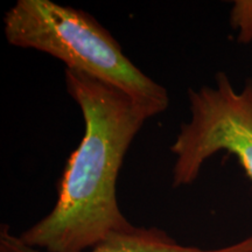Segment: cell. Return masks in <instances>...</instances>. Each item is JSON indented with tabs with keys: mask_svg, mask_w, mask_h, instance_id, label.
I'll return each mask as SVG.
<instances>
[{
	"mask_svg": "<svg viewBox=\"0 0 252 252\" xmlns=\"http://www.w3.org/2000/svg\"><path fill=\"white\" fill-rule=\"evenodd\" d=\"M64 76L84 134L64 167L52 212L19 238L40 251L86 252L134 228L119 208L118 175L135 135L159 112L84 72L65 69Z\"/></svg>",
	"mask_w": 252,
	"mask_h": 252,
	"instance_id": "1",
	"label": "cell"
},
{
	"mask_svg": "<svg viewBox=\"0 0 252 252\" xmlns=\"http://www.w3.org/2000/svg\"><path fill=\"white\" fill-rule=\"evenodd\" d=\"M9 45L59 59L67 69L84 72L124 91L161 113L167 90L145 75L118 41L89 13L50 0H18L4 15Z\"/></svg>",
	"mask_w": 252,
	"mask_h": 252,
	"instance_id": "2",
	"label": "cell"
},
{
	"mask_svg": "<svg viewBox=\"0 0 252 252\" xmlns=\"http://www.w3.org/2000/svg\"><path fill=\"white\" fill-rule=\"evenodd\" d=\"M190 121L180 126L171 151L175 156L173 187L191 185L204 161L220 151L237 157L252 180V82L236 91L224 72L215 87L188 90Z\"/></svg>",
	"mask_w": 252,
	"mask_h": 252,
	"instance_id": "3",
	"label": "cell"
},
{
	"mask_svg": "<svg viewBox=\"0 0 252 252\" xmlns=\"http://www.w3.org/2000/svg\"><path fill=\"white\" fill-rule=\"evenodd\" d=\"M0 252H45L24 244L11 235L7 225L0 231ZM86 252H252V236L228 247L201 249L179 244L166 231L158 228H137L113 234Z\"/></svg>",
	"mask_w": 252,
	"mask_h": 252,
	"instance_id": "4",
	"label": "cell"
},
{
	"mask_svg": "<svg viewBox=\"0 0 252 252\" xmlns=\"http://www.w3.org/2000/svg\"><path fill=\"white\" fill-rule=\"evenodd\" d=\"M230 23L238 31V42L249 43L252 41V0H237L234 2Z\"/></svg>",
	"mask_w": 252,
	"mask_h": 252,
	"instance_id": "5",
	"label": "cell"
}]
</instances>
